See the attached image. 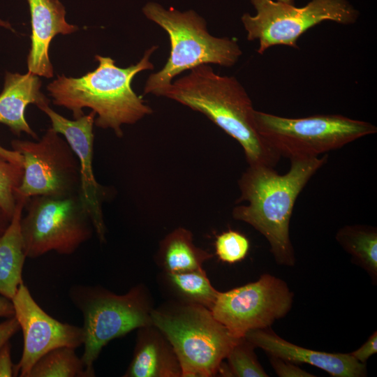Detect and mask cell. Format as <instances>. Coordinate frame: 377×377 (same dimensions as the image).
<instances>
[{"label": "cell", "mask_w": 377, "mask_h": 377, "mask_svg": "<svg viewBox=\"0 0 377 377\" xmlns=\"http://www.w3.org/2000/svg\"><path fill=\"white\" fill-rule=\"evenodd\" d=\"M14 316V309L11 300L0 295V317Z\"/></svg>", "instance_id": "30"}, {"label": "cell", "mask_w": 377, "mask_h": 377, "mask_svg": "<svg viewBox=\"0 0 377 377\" xmlns=\"http://www.w3.org/2000/svg\"><path fill=\"white\" fill-rule=\"evenodd\" d=\"M249 1L256 13H244L241 21L247 40H258L260 54L279 45L297 49L299 38L311 27L325 21L353 24L360 16L348 0H311L301 7L276 0Z\"/></svg>", "instance_id": "9"}, {"label": "cell", "mask_w": 377, "mask_h": 377, "mask_svg": "<svg viewBox=\"0 0 377 377\" xmlns=\"http://www.w3.org/2000/svg\"><path fill=\"white\" fill-rule=\"evenodd\" d=\"M14 367L11 360L10 344L8 341L0 349V377L15 376Z\"/></svg>", "instance_id": "28"}, {"label": "cell", "mask_w": 377, "mask_h": 377, "mask_svg": "<svg viewBox=\"0 0 377 377\" xmlns=\"http://www.w3.org/2000/svg\"><path fill=\"white\" fill-rule=\"evenodd\" d=\"M71 347H59L42 356L28 377H91L81 357Z\"/></svg>", "instance_id": "22"}, {"label": "cell", "mask_w": 377, "mask_h": 377, "mask_svg": "<svg viewBox=\"0 0 377 377\" xmlns=\"http://www.w3.org/2000/svg\"><path fill=\"white\" fill-rule=\"evenodd\" d=\"M244 337L268 355L295 364H311L334 377H364L367 374L366 364L357 361L350 353H330L305 348L282 339L270 327L251 330Z\"/></svg>", "instance_id": "14"}, {"label": "cell", "mask_w": 377, "mask_h": 377, "mask_svg": "<svg viewBox=\"0 0 377 377\" xmlns=\"http://www.w3.org/2000/svg\"><path fill=\"white\" fill-rule=\"evenodd\" d=\"M376 353L377 332L375 331L362 346L350 353L360 362L366 364L368 359Z\"/></svg>", "instance_id": "27"}, {"label": "cell", "mask_w": 377, "mask_h": 377, "mask_svg": "<svg viewBox=\"0 0 377 377\" xmlns=\"http://www.w3.org/2000/svg\"><path fill=\"white\" fill-rule=\"evenodd\" d=\"M256 347L245 337L239 338L226 359L231 376L237 377H267L254 353Z\"/></svg>", "instance_id": "23"}, {"label": "cell", "mask_w": 377, "mask_h": 377, "mask_svg": "<svg viewBox=\"0 0 377 377\" xmlns=\"http://www.w3.org/2000/svg\"><path fill=\"white\" fill-rule=\"evenodd\" d=\"M29 198L16 196V206L10 223L0 237V295L11 300L24 283V253L20 221Z\"/></svg>", "instance_id": "18"}, {"label": "cell", "mask_w": 377, "mask_h": 377, "mask_svg": "<svg viewBox=\"0 0 377 377\" xmlns=\"http://www.w3.org/2000/svg\"><path fill=\"white\" fill-rule=\"evenodd\" d=\"M163 279L175 300L199 304L209 310L219 293L202 268L183 272H164Z\"/></svg>", "instance_id": "21"}, {"label": "cell", "mask_w": 377, "mask_h": 377, "mask_svg": "<svg viewBox=\"0 0 377 377\" xmlns=\"http://www.w3.org/2000/svg\"><path fill=\"white\" fill-rule=\"evenodd\" d=\"M20 229L27 258L50 251L69 255L88 241L94 232L90 216L78 193L29 198Z\"/></svg>", "instance_id": "8"}, {"label": "cell", "mask_w": 377, "mask_h": 377, "mask_svg": "<svg viewBox=\"0 0 377 377\" xmlns=\"http://www.w3.org/2000/svg\"><path fill=\"white\" fill-rule=\"evenodd\" d=\"M11 218L0 207V237L8 227Z\"/></svg>", "instance_id": "32"}, {"label": "cell", "mask_w": 377, "mask_h": 377, "mask_svg": "<svg viewBox=\"0 0 377 377\" xmlns=\"http://www.w3.org/2000/svg\"><path fill=\"white\" fill-rule=\"evenodd\" d=\"M50 118L52 128L62 135L75 153L80 165L78 194L91 220L101 242L105 241L106 228L103 214L105 188L96 181L93 170L94 124L96 112L68 119L54 111L49 104L38 108Z\"/></svg>", "instance_id": "13"}, {"label": "cell", "mask_w": 377, "mask_h": 377, "mask_svg": "<svg viewBox=\"0 0 377 377\" xmlns=\"http://www.w3.org/2000/svg\"><path fill=\"white\" fill-rule=\"evenodd\" d=\"M340 246L352 257L353 263L377 280V230L364 225H348L335 236Z\"/></svg>", "instance_id": "20"}, {"label": "cell", "mask_w": 377, "mask_h": 377, "mask_svg": "<svg viewBox=\"0 0 377 377\" xmlns=\"http://www.w3.org/2000/svg\"><path fill=\"white\" fill-rule=\"evenodd\" d=\"M254 121L269 147L288 158L319 156L377 132L371 123L341 114L288 118L255 110Z\"/></svg>", "instance_id": "7"}, {"label": "cell", "mask_w": 377, "mask_h": 377, "mask_svg": "<svg viewBox=\"0 0 377 377\" xmlns=\"http://www.w3.org/2000/svg\"><path fill=\"white\" fill-rule=\"evenodd\" d=\"M214 249L220 260L234 264L246 258L250 249V242L244 234L228 230L216 235Z\"/></svg>", "instance_id": "25"}, {"label": "cell", "mask_w": 377, "mask_h": 377, "mask_svg": "<svg viewBox=\"0 0 377 377\" xmlns=\"http://www.w3.org/2000/svg\"><path fill=\"white\" fill-rule=\"evenodd\" d=\"M19 330L20 325L15 316L0 323V349Z\"/></svg>", "instance_id": "29"}, {"label": "cell", "mask_w": 377, "mask_h": 377, "mask_svg": "<svg viewBox=\"0 0 377 377\" xmlns=\"http://www.w3.org/2000/svg\"><path fill=\"white\" fill-rule=\"evenodd\" d=\"M52 127L36 142L13 140L23 158V175L15 197L65 196L78 193L80 165L66 140Z\"/></svg>", "instance_id": "10"}, {"label": "cell", "mask_w": 377, "mask_h": 377, "mask_svg": "<svg viewBox=\"0 0 377 377\" xmlns=\"http://www.w3.org/2000/svg\"><path fill=\"white\" fill-rule=\"evenodd\" d=\"M293 293L282 279L262 274L254 282L219 292L211 311L236 338L253 330L265 329L286 316Z\"/></svg>", "instance_id": "11"}, {"label": "cell", "mask_w": 377, "mask_h": 377, "mask_svg": "<svg viewBox=\"0 0 377 377\" xmlns=\"http://www.w3.org/2000/svg\"><path fill=\"white\" fill-rule=\"evenodd\" d=\"M142 13L167 32L170 43L168 61L163 68L149 76L144 95L161 96L182 73L202 64L232 66L242 54L235 38L211 35L206 20L193 10L182 12L149 1Z\"/></svg>", "instance_id": "4"}, {"label": "cell", "mask_w": 377, "mask_h": 377, "mask_svg": "<svg viewBox=\"0 0 377 377\" xmlns=\"http://www.w3.org/2000/svg\"><path fill=\"white\" fill-rule=\"evenodd\" d=\"M3 89L0 94V123L7 126L17 136L22 133L38 139L25 118V110L29 104L38 108L49 104L50 100L40 91L39 77L27 72L26 74L6 72Z\"/></svg>", "instance_id": "17"}, {"label": "cell", "mask_w": 377, "mask_h": 377, "mask_svg": "<svg viewBox=\"0 0 377 377\" xmlns=\"http://www.w3.org/2000/svg\"><path fill=\"white\" fill-rule=\"evenodd\" d=\"M328 156L290 158V167L279 175L274 167L249 165L238 181L240 196L232 217L263 235L276 263L294 266L295 251L290 237V222L295 203L311 177L327 162Z\"/></svg>", "instance_id": "1"}, {"label": "cell", "mask_w": 377, "mask_h": 377, "mask_svg": "<svg viewBox=\"0 0 377 377\" xmlns=\"http://www.w3.org/2000/svg\"><path fill=\"white\" fill-rule=\"evenodd\" d=\"M0 157L11 162L18 164L21 161V156L13 149H8L0 145Z\"/></svg>", "instance_id": "31"}, {"label": "cell", "mask_w": 377, "mask_h": 377, "mask_svg": "<svg viewBox=\"0 0 377 377\" xmlns=\"http://www.w3.org/2000/svg\"><path fill=\"white\" fill-rule=\"evenodd\" d=\"M69 297L83 316L84 341L81 359L91 377L95 376V361L110 341L153 325L151 302L142 285L123 295L98 286L76 285L71 288Z\"/></svg>", "instance_id": "6"}, {"label": "cell", "mask_w": 377, "mask_h": 377, "mask_svg": "<svg viewBox=\"0 0 377 377\" xmlns=\"http://www.w3.org/2000/svg\"><path fill=\"white\" fill-rule=\"evenodd\" d=\"M161 96L205 114L242 146L249 165L275 167L281 156L258 133L252 101L234 76L220 75L209 64L172 82Z\"/></svg>", "instance_id": "2"}, {"label": "cell", "mask_w": 377, "mask_h": 377, "mask_svg": "<svg viewBox=\"0 0 377 377\" xmlns=\"http://www.w3.org/2000/svg\"><path fill=\"white\" fill-rule=\"evenodd\" d=\"M11 301L24 343L22 357L14 367L15 376L28 377L35 363L52 349L63 346L76 349L83 345L82 327L50 316L38 304L24 283Z\"/></svg>", "instance_id": "12"}, {"label": "cell", "mask_w": 377, "mask_h": 377, "mask_svg": "<svg viewBox=\"0 0 377 377\" xmlns=\"http://www.w3.org/2000/svg\"><path fill=\"white\" fill-rule=\"evenodd\" d=\"M0 27L12 29L11 26L8 22L1 20H0Z\"/></svg>", "instance_id": "33"}, {"label": "cell", "mask_w": 377, "mask_h": 377, "mask_svg": "<svg viewBox=\"0 0 377 377\" xmlns=\"http://www.w3.org/2000/svg\"><path fill=\"white\" fill-rule=\"evenodd\" d=\"M157 47L147 49L137 64L127 68L118 67L109 57L96 55L98 65L95 70L80 77L58 75L47 89L54 104L71 110L74 119L84 115L82 109L89 108L97 115L96 126L111 128L121 138L124 124H135L152 112L131 83L140 72L154 68L150 57Z\"/></svg>", "instance_id": "3"}, {"label": "cell", "mask_w": 377, "mask_h": 377, "mask_svg": "<svg viewBox=\"0 0 377 377\" xmlns=\"http://www.w3.org/2000/svg\"><path fill=\"white\" fill-rule=\"evenodd\" d=\"M213 255L196 246L191 232L177 228L160 242L158 262L164 272L176 273L202 268Z\"/></svg>", "instance_id": "19"}, {"label": "cell", "mask_w": 377, "mask_h": 377, "mask_svg": "<svg viewBox=\"0 0 377 377\" xmlns=\"http://www.w3.org/2000/svg\"><path fill=\"white\" fill-rule=\"evenodd\" d=\"M22 175V166L0 157V207L11 219L16 206V189Z\"/></svg>", "instance_id": "24"}, {"label": "cell", "mask_w": 377, "mask_h": 377, "mask_svg": "<svg viewBox=\"0 0 377 377\" xmlns=\"http://www.w3.org/2000/svg\"><path fill=\"white\" fill-rule=\"evenodd\" d=\"M138 330L132 360L124 377H182L179 359L169 341L154 325Z\"/></svg>", "instance_id": "16"}, {"label": "cell", "mask_w": 377, "mask_h": 377, "mask_svg": "<svg viewBox=\"0 0 377 377\" xmlns=\"http://www.w3.org/2000/svg\"><path fill=\"white\" fill-rule=\"evenodd\" d=\"M276 1H282V2L288 3L290 4H295V0H276Z\"/></svg>", "instance_id": "34"}, {"label": "cell", "mask_w": 377, "mask_h": 377, "mask_svg": "<svg viewBox=\"0 0 377 377\" xmlns=\"http://www.w3.org/2000/svg\"><path fill=\"white\" fill-rule=\"evenodd\" d=\"M31 15V47L28 72L47 78L53 76L49 57L52 40L57 34H70L78 29L66 20V10L59 0H27Z\"/></svg>", "instance_id": "15"}, {"label": "cell", "mask_w": 377, "mask_h": 377, "mask_svg": "<svg viewBox=\"0 0 377 377\" xmlns=\"http://www.w3.org/2000/svg\"><path fill=\"white\" fill-rule=\"evenodd\" d=\"M151 320L172 345L182 377L216 376L239 339L233 337L211 310L199 304L172 300L153 309Z\"/></svg>", "instance_id": "5"}, {"label": "cell", "mask_w": 377, "mask_h": 377, "mask_svg": "<svg viewBox=\"0 0 377 377\" xmlns=\"http://www.w3.org/2000/svg\"><path fill=\"white\" fill-rule=\"evenodd\" d=\"M270 364L279 377H314L315 375L310 374L296 364L287 360L269 355Z\"/></svg>", "instance_id": "26"}]
</instances>
